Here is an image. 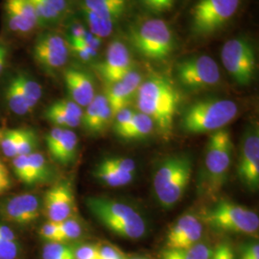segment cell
Instances as JSON below:
<instances>
[{
  "label": "cell",
  "mask_w": 259,
  "mask_h": 259,
  "mask_svg": "<svg viewBox=\"0 0 259 259\" xmlns=\"http://www.w3.org/2000/svg\"><path fill=\"white\" fill-rule=\"evenodd\" d=\"M154 127L155 124L148 115L140 111L135 112L129 126L121 135L120 138L128 140L144 139L153 132Z\"/></svg>",
  "instance_id": "obj_23"
},
{
  "label": "cell",
  "mask_w": 259,
  "mask_h": 259,
  "mask_svg": "<svg viewBox=\"0 0 259 259\" xmlns=\"http://www.w3.org/2000/svg\"><path fill=\"white\" fill-rule=\"evenodd\" d=\"M135 112L136 111L131 110L129 108H125V109L121 110L120 111H118L114 115L113 121H112V126H113L114 133L118 137H121V135L124 133V131L127 129Z\"/></svg>",
  "instance_id": "obj_38"
},
{
  "label": "cell",
  "mask_w": 259,
  "mask_h": 259,
  "mask_svg": "<svg viewBox=\"0 0 259 259\" xmlns=\"http://www.w3.org/2000/svg\"><path fill=\"white\" fill-rule=\"evenodd\" d=\"M75 259H99L98 246L83 245L74 250Z\"/></svg>",
  "instance_id": "obj_43"
},
{
  "label": "cell",
  "mask_w": 259,
  "mask_h": 259,
  "mask_svg": "<svg viewBox=\"0 0 259 259\" xmlns=\"http://www.w3.org/2000/svg\"><path fill=\"white\" fill-rule=\"evenodd\" d=\"M136 97L139 111L148 115L162 136H169L180 103L176 87L165 77L155 75L141 83Z\"/></svg>",
  "instance_id": "obj_1"
},
{
  "label": "cell",
  "mask_w": 259,
  "mask_h": 259,
  "mask_svg": "<svg viewBox=\"0 0 259 259\" xmlns=\"http://www.w3.org/2000/svg\"><path fill=\"white\" fill-rule=\"evenodd\" d=\"M232 136L228 130L211 134L205 148L203 180L208 194H216L225 185L232 164Z\"/></svg>",
  "instance_id": "obj_5"
},
{
  "label": "cell",
  "mask_w": 259,
  "mask_h": 259,
  "mask_svg": "<svg viewBox=\"0 0 259 259\" xmlns=\"http://www.w3.org/2000/svg\"><path fill=\"white\" fill-rule=\"evenodd\" d=\"M71 34H70V38L71 40H78V39H81L82 37L84 36L87 30L80 24H77L74 25L73 27L71 28Z\"/></svg>",
  "instance_id": "obj_51"
},
{
  "label": "cell",
  "mask_w": 259,
  "mask_h": 259,
  "mask_svg": "<svg viewBox=\"0 0 259 259\" xmlns=\"http://www.w3.org/2000/svg\"><path fill=\"white\" fill-rule=\"evenodd\" d=\"M30 2L36 11L39 25L54 24L62 18V16L47 2V0H30Z\"/></svg>",
  "instance_id": "obj_30"
},
{
  "label": "cell",
  "mask_w": 259,
  "mask_h": 259,
  "mask_svg": "<svg viewBox=\"0 0 259 259\" xmlns=\"http://www.w3.org/2000/svg\"><path fill=\"white\" fill-rule=\"evenodd\" d=\"M108 165L117 169L118 171L128 174H135L137 171L136 162L128 157H111L103 159Z\"/></svg>",
  "instance_id": "obj_39"
},
{
  "label": "cell",
  "mask_w": 259,
  "mask_h": 259,
  "mask_svg": "<svg viewBox=\"0 0 259 259\" xmlns=\"http://www.w3.org/2000/svg\"><path fill=\"white\" fill-rule=\"evenodd\" d=\"M148 9L154 12H164L173 7L175 0H141Z\"/></svg>",
  "instance_id": "obj_45"
},
{
  "label": "cell",
  "mask_w": 259,
  "mask_h": 259,
  "mask_svg": "<svg viewBox=\"0 0 259 259\" xmlns=\"http://www.w3.org/2000/svg\"><path fill=\"white\" fill-rule=\"evenodd\" d=\"M212 250L198 243L187 249H165L160 252V259H209Z\"/></svg>",
  "instance_id": "obj_25"
},
{
  "label": "cell",
  "mask_w": 259,
  "mask_h": 259,
  "mask_svg": "<svg viewBox=\"0 0 259 259\" xmlns=\"http://www.w3.org/2000/svg\"><path fill=\"white\" fill-rule=\"evenodd\" d=\"M37 146V136L30 129H19L18 156H28L35 152Z\"/></svg>",
  "instance_id": "obj_34"
},
{
  "label": "cell",
  "mask_w": 259,
  "mask_h": 259,
  "mask_svg": "<svg viewBox=\"0 0 259 259\" xmlns=\"http://www.w3.org/2000/svg\"><path fill=\"white\" fill-rule=\"evenodd\" d=\"M180 83L188 91H203L220 82L219 66L211 57L195 56L180 62L176 66Z\"/></svg>",
  "instance_id": "obj_10"
},
{
  "label": "cell",
  "mask_w": 259,
  "mask_h": 259,
  "mask_svg": "<svg viewBox=\"0 0 259 259\" xmlns=\"http://www.w3.org/2000/svg\"><path fill=\"white\" fill-rule=\"evenodd\" d=\"M223 65L240 85H249L256 70L254 48L247 38L235 37L224 44L221 50Z\"/></svg>",
  "instance_id": "obj_9"
},
{
  "label": "cell",
  "mask_w": 259,
  "mask_h": 259,
  "mask_svg": "<svg viewBox=\"0 0 259 259\" xmlns=\"http://www.w3.org/2000/svg\"><path fill=\"white\" fill-rule=\"evenodd\" d=\"M13 168L19 181L28 185L37 184L34 169L31 165L28 156L19 155L13 158Z\"/></svg>",
  "instance_id": "obj_29"
},
{
  "label": "cell",
  "mask_w": 259,
  "mask_h": 259,
  "mask_svg": "<svg viewBox=\"0 0 259 259\" xmlns=\"http://www.w3.org/2000/svg\"><path fill=\"white\" fill-rule=\"evenodd\" d=\"M45 210L51 222L60 223L72 217L75 198L70 184L61 183L47 191L45 197Z\"/></svg>",
  "instance_id": "obj_15"
},
{
  "label": "cell",
  "mask_w": 259,
  "mask_h": 259,
  "mask_svg": "<svg viewBox=\"0 0 259 259\" xmlns=\"http://www.w3.org/2000/svg\"><path fill=\"white\" fill-rule=\"evenodd\" d=\"M68 53V47L65 38L52 32L39 35L33 47L35 61L47 71L62 68L67 62Z\"/></svg>",
  "instance_id": "obj_11"
},
{
  "label": "cell",
  "mask_w": 259,
  "mask_h": 259,
  "mask_svg": "<svg viewBox=\"0 0 259 259\" xmlns=\"http://www.w3.org/2000/svg\"><path fill=\"white\" fill-rule=\"evenodd\" d=\"M204 221L222 232L255 235L258 232V215L248 207L222 200L205 213Z\"/></svg>",
  "instance_id": "obj_7"
},
{
  "label": "cell",
  "mask_w": 259,
  "mask_h": 259,
  "mask_svg": "<svg viewBox=\"0 0 259 259\" xmlns=\"http://www.w3.org/2000/svg\"><path fill=\"white\" fill-rule=\"evenodd\" d=\"M127 0H83V8L90 10L100 19L114 24L125 12Z\"/></svg>",
  "instance_id": "obj_20"
},
{
  "label": "cell",
  "mask_w": 259,
  "mask_h": 259,
  "mask_svg": "<svg viewBox=\"0 0 259 259\" xmlns=\"http://www.w3.org/2000/svg\"><path fill=\"white\" fill-rule=\"evenodd\" d=\"M1 148L6 157H14L18 156V140L19 129L8 130L1 135Z\"/></svg>",
  "instance_id": "obj_36"
},
{
  "label": "cell",
  "mask_w": 259,
  "mask_h": 259,
  "mask_svg": "<svg viewBox=\"0 0 259 259\" xmlns=\"http://www.w3.org/2000/svg\"><path fill=\"white\" fill-rule=\"evenodd\" d=\"M59 228H60L63 243H65L66 241L78 239L83 233L81 224L72 217H69L64 221L59 223Z\"/></svg>",
  "instance_id": "obj_35"
},
{
  "label": "cell",
  "mask_w": 259,
  "mask_h": 259,
  "mask_svg": "<svg viewBox=\"0 0 259 259\" xmlns=\"http://www.w3.org/2000/svg\"><path fill=\"white\" fill-rule=\"evenodd\" d=\"M133 69L129 49L121 42L114 40L108 47L105 59L97 66V70L107 84L116 83Z\"/></svg>",
  "instance_id": "obj_12"
},
{
  "label": "cell",
  "mask_w": 259,
  "mask_h": 259,
  "mask_svg": "<svg viewBox=\"0 0 259 259\" xmlns=\"http://www.w3.org/2000/svg\"><path fill=\"white\" fill-rule=\"evenodd\" d=\"M209 259H234V251L230 244L222 243L212 250Z\"/></svg>",
  "instance_id": "obj_47"
},
{
  "label": "cell",
  "mask_w": 259,
  "mask_h": 259,
  "mask_svg": "<svg viewBox=\"0 0 259 259\" xmlns=\"http://www.w3.org/2000/svg\"><path fill=\"white\" fill-rule=\"evenodd\" d=\"M238 113V106L230 99L208 98L189 105L183 112L181 126L186 134L202 135L222 130Z\"/></svg>",
  "instance_id": "obj_2"
},
{
  "label": "cell",
  "mask_w": 259,
  "mask_h": 259,
  "mask_svg": "<svg viewBox=\"0 0 259 259\" xmlns=\"http://www.w3.org/2000/svg\"><path fill=\"white\" fill-rule=\"evenodd\" d=\"M0 239L8 241H16L17 237L15 232L9 227L0 224Z\"/></svg>",
  "instance_id": "obj_50"
},
{
  "label": "cell",
  "mask_w": 259,
  "mask_h": 259,
  "mask_svg": "<svg viewBox=\"0 0 259 259\" xmlns=\"http://www.w3.org/2000/svg\"><path fill=\"white\" fill-rule=\"evenodd\" d=\"M66 89L72 101L80 107H87L95 97V90L92 77L83 70L68 68L65 72Z\"/></svg>",
  "instance_id": "obj_18"
},
{
  "label": "cell",
  "mask_w": 259,
  "mask_h": 259,
  "mask_svg": "<svg viewBox=\"0 0 259 259\" xmlns=\"http://www.w3.org/2000/svg\"><path fill=\"white\" fill-rule=\"evenodd\" d=\"M0 180L10 181L9 172L6 166L0 161Z\"/></svg>",
  "instance_id": "obj_53"
},
{
  "label": "cell",
  "mask_w": 259,
  "mask_h": 259,
  "mask_svg": "<svg viewBox=\"0 0 259 259\" xmlns=\"http://www.w3.org/2000/svg\"><path fill=\"white\" fill-rule=\"evenodd\" d=\"M241 182L251 190L259 186V137L257 131L247 134L243 140L237 167Z\"/></svg>",
  "instance_id": "obj_13"
},
{
  "label": "cell",
  "mask_w": 259,
  "mask_h": 259,
  "mask_svg": "<svg viewBox=\"0 0 259 259\" xmlns=\"http://www.w3.org/2000/svg\"><path fill=\"white\" fill-rule=\"evenodd\" d=\"M14 77L19 84L21 93H23L29 107L31 110H33L42 96V89L40 84L24 73H19Z\"/></svg>",
  "instance_id": "obj_26"
},
{
  "label": "cell",
  "mask_w": 259,
  "mask_h": 259,
  "mask_svg": "<svg viewBox=\"0 0 259 259\" xmlns=\"http://www.w3.org/2000/svg\"><path fill=\"white\" fill-rule=\"evenodd\" d=\"M7 56H8L7 47L0 42V74L4 70V67L6 65V61H7Z\"/></svg>",
  "instance_id": "obj_52"
},
{
  "label": "cell",
  "mask_w": 259,
  "mask_h": 259,
  "mask_svg": "<svg viewBox=\"0 0 259 259\" xmlns=\"http://www.w3.org/2000/svg\"><path fill=\"white\" fill-rule=\"evenodd\" d=\"M90 211L111 232L128 239L141 238L146 232L143 218L132 206L103 197L88 198Z\"/></svg>",
  "instance_id": "obj_3"
},
{
  "label": "cell",
  "mask_w": 259,
  "mask_h": 259,
  "mask_svg": "<svg viewBox=\"0 0 259 259\" xmlns=\"http://www.w3.org/2000/svg\"><path fill=\"white\" fill-rule=\"evenodd\" d=\"M241 259H259V246L257 243H252L244 248Z\"/></svg>",
  "instance_id": "obj_48"
},
{
  "label": "cell",
  "mask_w": 259,
  "mask_h": 259,
  "mask_svg": "<svg viewBox=\"0 0 259 259\" xmlns=\"http://www.w3.org/2000/svg\"><path fill=\"white\" fill-rule=\"evenodd\" d=\"M126 259H146L144 257H132V258H126Z\"/></svg>",
  "instance_id": "obj_55"
},
{
  "label": "cell",
  "mask_w": 259,
  "mask_h": 259,
  "mask_svg": "<svg viewBox=\"0 0 259 259\" xmlns=\"http://www.w3.org/2000/svg\"><path fill=\"white\" fill-rule=\"evenodd\" d=\"M240 0H199L191 11V30L197 36L219 31L232 19Z\"/></svg>",
  "instance_id": "obj_8"
},
{
  "label": "cell",
  "mask_w": 259,
  "mask_h": 259,
  "mask_svg": "<svg viewBox=\"0 0 259 259\" xmlns=\"http://www.w3.org/2000/svg\"><path fill=\"white\" fill-rule=\"evenodd\" d=\"M130 38L139 54L150 60L162 61L172 54L175 39L162 19H147L131 29Z\"/></svg>",
  "instance_id": "obj_6"
},
{
  "label": "cell",
  "mask_w": 259,
  "mask_h": 259,
  "mask_svg": "<svg viewBox=\"0 0 259 259\" xmlns=\"http://www.w3.org/2000/svg\"><path fill=\"white\" fill-rule=\"evenodd\" d=\"M39 235L45 240L48 241L49 243H52V242L63 243L60 228H59V223L49 221L47 224H45L39 231Z\"/></svg>",
  "instance_id": "obj_41"
},
{
  "label": "cell",
  "mask_w": 259,
  "mask_h": 259,
  "mask_svg": "<svg viewBox=\"0 0 259 259\" xmlns=\"http://www.w3.org/2000/svg\"><path fill=\"white\" fill-rule=\"evenodd\" d=\"M99 259H126L118 248L110 244L98 246Z\"/></svg>",
  "instance_id": "obj_44"
},
{
  "label": "cell",
  "mask_w": 259,
  "mask_h": 259,
  "mask_svg": "<svg viewBox=\"0 0 259 259\" xmlns=\"http://www.w3.org/2000/svg\"><path fill=\"white\" fill-rule=\"evenodd\" d=\"M19 251V246L17 241L0 239V259H16Z\"/></svg>",
  "instance_id": "obj_42"
},
{
  "label": "cell",
  "mask_w": 259,
  "mask_h": 259,
  "mask_svg": "<svg viewBox=\"0 0 259 259\" xmlns=\"http://www.w3.org/2000/svg\"><path fill=\"white\" fill-rule=\"evenodd\" d=\"M3 216L19 225L35 222L39 216V202L36 196L22 194L8 199L1 207Z\"/></svg>",
  "instance_id": "obj_17"
},
{
  "label": "cell",
  "mask_w": 259,
  "mask_h": 259,
  "mask_svg": "<svg viewBox=\"0 0 259 259\" xmlns=\"http://www.w3.org/2000/svg\"><path fill=\"white\" fill-rule=\"evenodd\" d=\"M46 117L56 127L65 129L78 127L83 117V110L72 100L62 99L50 105L46 111Z\"/></svg>",
  "instance_id": "obj_19"
},
{
  "label": "cell",
  "mask_w": 259,
  "mask_h": 259,
  "mask_svg": "<svg viewBox=\"0 0 259 259\" xmlns=\"http://www.w3.org/2000/svg\"><path fill=\"white\" fill-rule=\"evenodd\" d=\"M94 177L104 185L111 187H121L129 185L135 179V174H128L118 171L117 169L101 161L94 170Z\"/></svg>",
  "instance_id": "obj_22"
},
{
  "label": "cell",
  "mask_w": 259,
  "mask_h": 259,
  "mask_svg": "<svg viewBox=\"0 0 259 259\" xmlns=\"http://www.w3.org/2000/svg\"><path fill=\"white\" fill-rule=\"evenodd\" d=\"M107 102V98L105 94H98L95 95L93 101L90 103L85 108V111L83 112L82 117V124L84 129L89 131L90 133L95 134L96 124L100 114V111L102 109L103 105Z\"/></svg>",
  "instance_id": "obj_27"
},
{
  "label": "cell",
  "mask_w": 259,
  "mask_h": 259,
  "mask_svg": "<svg viewBox=\"0 0 259 259\" xmlns=\"http://www.w3.org/2000/svg\"><path fill=\"white\" fill-rule=\"evenodd\" d=\"M203 224L194 214L186 213L174 223L166 235V249H187L199 243Z\"/></svg>",
  "instance_id": "obj_14"
},
{
  "label": "cell",
  "mask_w": 259,
  "mask_h": 259,
  "mask_svg": "<svg viewBox=\"0 0 259 259\" xmlns=\"http://www.w3.org/2000/svg\"><path fill=\"white\" fill-rule=\"evenodd\" d=\"M70 47L72 48L75 54L83 62H91L97 56V52H98V50L83 44L80 40L70 41Z\"/></svg>",
  "instance_id": "obj_40"
},
{
  "label": "cell",
  "mask_w": 259,
  "mask_h": 259,
  "mask_svg": "<svg viewBox=\"0 0 259 259\" xmlns=\"http://www.w3.org/2000/svg\"><path fill=\"white\" fill-rule=\"evenodd\" d=\"M10 185H11V182L10 181L0 180V195L4 193L6 190H8Z\"/></svg>",
  "instance_id": "obj_54"
},
{
  "label": "cell",
  "mask_w": 259,
  "mask_h": 259,
  "mask_svg": "<svg viewBox=\"0 0 259 259\" xmlns=\"http://www.w3.org/2000/svg\"><path fill=\"white\" fill-rule=\"evenodd\" d=\"M83 15L88 25L90 27V32L95 37H106L110 36L114 27V23L109 20L100 19L90 10L83 8Z\"/></svg>",
  "instance_id": "obj_28"
},
{
  "label": "cell",
  "mask_w": 259,
  "mask_h": 259,
  "mask_svg": "<svg viewBox=\"0 0 259 259\" xmlns=\"http://www.w3.org/2000/svg\"><path fill=\"white\" fill-rule=\"evenodd\" d=\"M44 259L75 258L74 249L65 243H48L42 250Z\"/></svg>",
  "instance_id": "obj_33"
},
{
  "label": "cell",
  "mask_w": 259,
  "mask_h": 259,
  "mask_svg": "<svg viewBox=\"0 0 259 259\" xmlns=\"http://www.w3.org/2000/svg\"><path fill=\"white\" fill-rule=\"evenodd\" d=\"M78 147V137L73 131L70 129L64 130L63 137L58 143L51 157L63 165L70 164L76 157Z\"/></svg>",
  "instance_id": "obj_21"
},
{
  "label": "cell",
  "mask_w": 259,
  "mask_h": 259,
  "mask_svg": "<svg viewBox=\"0 0 259 259\" xmlns=\"http://www.w3.org/2000/svg\"><path fill=\"white\" fill-rule=\"evenodd\" d=\"M142 83V76L132 69L120 81L108 84L106 98L111 107L113 115L121 110L128 108L133 98L137 95L139 85Z\"/></svg>",
  "instance_id": "obj_16"
},
{
  "label": "cell",
  "mask_w": 259,
  "mask_h": 259,
  "mask_svg": "<svg viewBox=\"0 0 259 259\" xmlns=\"http://www.w3.org/2000/svg\"><path fill=\"white\" fill-rule=\"evenodd\" d=\"M65 128H61V127H54L53 129L49 132V134L47 137V144L48 151L50 153V155L54 152L58 143L60 142V140L63 137L64 134V130Z\"/></svg>",
  "instance_id": "obj_46"
},
{
  "label": "cell",
  "mask_w": 259,
  "mask_h": 259,
  "mask_svg": "<svg viewBox=\"0 0 259 259\" xmlns=\"http://www.w3.org/2000/svg\"><path fill=\"white\" fill-rule=\"evenodd\" d=\"M5 99L10 110L17 115L23 116L32 111L26 102L23 93H21L15 77L10 80L6 87Z\"/></svg>",
  "instance_id": "obj_24"
},
{
  "label": "cell",
  "mask_w": 259,
  "mask_h": 259,
  "mask_svg": "<svg viewBox=\"0 0 259 259\" xmlns=\"http://www.w3.org/2000/svg\"><path fill=\"white\" fill-rule=\"evenodd\" d=\"M192 175V161L186 156L167 158L158 167L153 186L158 203L171 208L184 197Z\"/></svg>",
  "instance_id": "obj_4"
},
{
  "label": "cell",
  "mask_w": 259,
  "mask_h": 259,
  "mask_svg": "<svg viewBox=\"0 0 259 259\" xmlns=\"http://www.w3.org/2000/svg\"><path fill=\"white\" fill-rule=\"evenodd\" d=\"M47 2L63 17L67 11V1L66 0H47Z\"/></svg>",
  "instance_id": "obj_49"
},
{
  "label": "cell",
  "mask_w": 259,
  "mask_h": 259,
  "mask_svg": "<svg viewBox=\"0 0 259 259\" xmlns=\"http://www.w3.org/2000/svg\"><path fill=\"white\" fill-rule=\"evenodd\" d=\"M29 160L31 162V165L34 169L35 175L37 178V184L42 183L48 180L50 175V170L47 165V160L41 153L34 152L30 155H28Z\"/></svg>",
  "instance_id": "obj_37"
},
{
  "label": "cell",
  "mask_w": 259,
  "mask_h": 259,
  "mask_svg": "<svg viewBox=\"0 0 259 259\" xmlns=\"http://www.w3.org/2000/svg\"><path fill=\"white\" fill-rule=\"evenodd\" d=\"M5 15L7 17V23L10 29L18 35L25 36L32 33L36 28L34 24L28 21L27 19H24L19 13L10 9L8 7H5Z\"/></svg>",
  "instance_id": "obj_31"
},
{
  "label": "cell",
  "mask_w": 259,
  "mask_h": 259,
  "mask_svg": "<svg viewBox=\"0 0 259 259\" xmlns=\"http://www.w3.org/2000/svg\"><path fill=\"white\" fill-rule=\"evenodd\" d=\"M65 259H75V258H65Z\"/></svg>",
  "instance_id": "obj_56"
},
{
  "label": "cell",
  "mask_w": 259,
  "mask_h": 259,
  "mask_svg": "<svg viewBox=\"0 0 259 259\" xmlns=\"http://www.w3.org/2000/svg\"><path fill=\"white\" fill-rule=\"evenodd\" d=\"M5 7H8L10 9L19 13V15L27 19L28 21H30L36 27L39 25L36 11L30 0H6Z\"/></svg>",
  "instance_id": "obj_32"
}]
</instances>
